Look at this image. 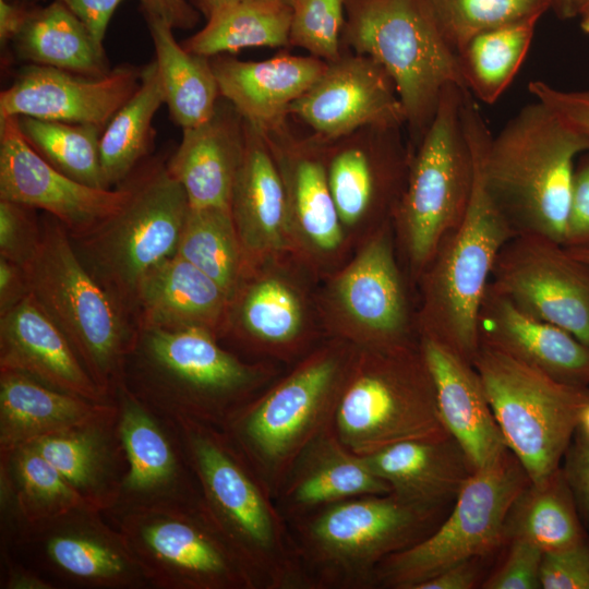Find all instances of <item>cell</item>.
<instances>
[{"mask_svg": "<svg viewBox=\"0 0 589 589\" xmlns=\"http://www.w3.org/2000/svg\"><path fill=\"white\" fill-rule=\"evenodd\" d=\"M175 421L202 504L252 589H312L288 520L224 430Z\"/></svg>", "mask_w": 589, "mask_h": 589, "instance_id": "6da1fadb", "label": "cell"}, {"mask_svg": "<svg viewBox=\"0 0 589 589\" xmlns=\"http://www.w3.org/2000/svg\"><path fill=\"white\" fill-rule=\"evenodd\" d=\"M122 384L167 418L224 429L280 375L279 363L243 360L199 329L136 328Z\"/></svg>", "mask_w": 589, "mask_h": 589, "instance_id": "7a4b0ae2", "label": "cell"}, {"mask_svg": "<svg viewBox=\"0 0 589 589\" xmlns=\"http://www.w3.org/2000/svg\"><path fill=\"white\" fill-rule=\"evenodd\" d=\"M482 176L516 233L542 235L564 244L577 158L589 136L534 99L492 136L478 125Z\"/></svg>", "mask_w": 589, "mask_h": 589, "instance_id": "3957f363", "label": "cell"}, {"mask_svg": "<svg viewBox=\"0 0 589 589\" xmlns=\"http://www.w3.org/2000/svg\"><path fill=\"white\" fill-rule=\"evenodd\" d=\"M461 116L474 159V181L460 225L440 244L416 287L419 336L444 345L472 363L480 346L479 313L495 260L516 231L491 196L481 170L478 125L482 117L471 96Z\"/></svg>", "mask_w": 589, "mask_h": 589, "instance_id": "277c9868", "label": "cell"}, {"mask_svg": "<svg viewBox=\"0 0 589 589\" xmlns=\"http://www.w3.org/2000/svg\"><path fill=\"white\" fill-rule=\"evenodd\" d=\"M353 351L345 340L324 338L221 429L274 498L300 453L334 425Z\"/></svg>", "mask_w": 589, "mask_h": 589, "instance_id": "5b68a950", "label": "cell"}, {"mask_svg": "<svg viewBox=\"0 0 589 589\" xmlns=\"http://www.w3.org/2000/svg\"><path fill=\"white\" fill-rule=\"evenodd\" d=\"M441 510L390 492L336 502L289 525L312 589H369L378 565L432 532Z\"/></svg>", "mask_w": 589, "mask_h": 589, "instance_id": "8992f818", "label": "cell"}, {"mask_svg": "<svg viewBox=\"0 0 589 589\" xmlns=\"http://www.w3.org/2000/svg\"><path fill=\"white\" fill-rule=\"evenodd\" d=\"M340 442L359 456L406 441L449 437L420 341L354 347L334 418Z\"/></svg>", "mask_w": 589, "mask_h": 589, "instance_id": "52a82bcc", "label": "cell"}, {"mask_svg": "<svg viewBox=\"0 0 589 589\" xmlns=\"http://www.w3.org/2000/svg\"><path fill=\"white\" fill-rule=\"evenodd\" d=\"M24 269L29 294L64 334L95 384L113 400L136 339L132 320L84 266L68 230L48 214Z\"/></svg>", "mask_w": 589, "mask_h": 589, "instance_id": "ba28073f", "label": "cell"}, {"mask_svg": "<svg viewBox=\"0 0 589 589\" xmlns=\"http://www.w3.org/2000/svg\"><path fill=\"white\" fill-rule=\"evenodd\" d=\"M464 89L448 86L434 119L412 148L406 185L393 217L396 247L411 287L468 208L474 159L461 104Z\"/></svg>", "mask_w": 589, "mask_h": 589, "instance_id": "9c48e42d", "label": "cell"}, {"mask_svg": "<svg viewBox=\"0 0 589 589\" xmlns=\"http://www.w3.org/2000/svg\"><path fill=\"white\" fill-rule=\"evenodd\" d=\"M346 10L342 41L389 75L417 145L445 89H467L456 52L426 0H346Z\"/></svg>", "mask_w": 589, "mask_h": 589, "instance_id": "30bf717a", "label": "cell"}, {"mask_svg": "<svg viewBox=\"0 0 589 589\" xmlns=\"http://www.w3.org/2000/svg\"><path fill=\"white\" fill-rule=\"evenodd\" d=\"M124 183L123 205L72 242L84 266L133 322L137 285L149 268L176 254L190 205L166 164L134 170Z\"/></svg>", "mask_w": 589, "mask_h": 589, "instance_id": "8fae6325", "label": "cell"}, {"mask_svg": "<svg viewBox=\"0 0 589 589\" xmlns=\"http://www.w3.org/2000/svg\"><path fill=\"white\" fill-rule=\"evenodd\" d=\"M472 364L507 448L530 482H544L561 468L589 401V386L563 384L485 342Z\"/></svg>", "mask_w": 589, "mask_h": 589, "instance_id": "7c38bea8", "label": "cell"}, {"mask_svg": "<svg viewBox=\"0 0 589 589\" xmlns=\"http://www.w3.org/2000/svg\"><path fill=\"white\" fill-rule=\"evenodd\" d=\"M321 281L315 299L325 338L354 347L419 339L411 285L398 256L393 223L364 240Z\"/></svg>", "mask_w": 589, "mask_h": 589, "instance_id": "4fadbf2b", "label": "cell"}, {"mask_svg": "<svg viewBox=\"0 0 589 589\" xmlns=\"http://www.w3.org/2000/svg\"><path fill=\"white\" fill-rule=\"evenodd\" d=\"M529 482L509 449L490 465L474 470L441 525L378 565L374 588L416 589L458 563L482 558L496 550L505 541L509 508Z\"/></svg>", "mask_w": 589, "mask_h": 589, "instance_id": "5bb4252c", "label": "cell"}, {"mask_svg": "<svg viewBox=\"0 0 589 589\" xmlns=\"http://www.w3.org/2000/svg\"><path fill=\"white\" fill-rule=\"evenodd\" d=\"M108 521L123 536L151 588L252 589L202 501L130 512Z\"/></svg>", "mask_w": 589, "mask_h": 589, "instance_id": "9a60e30c", "label": "cell"}, {"mask_svg": "<svg viewBox=\"0 0 589 589\" xmlns=\"http://www.w3.org/2000/svg\"><path fill=\"white\" fill-rule=\"evenodd\" d=\"M314 281L290 255L248 267L231 299L224 338L257 360L294 364L325 338Z\"/></svg>", "mask_w": 589, "mask_h": 589, "instance_id": "2e32d148", "label": "cell"}, {"mask_svg": "<svg viewBox=\"0 0 589 589\" xmlns=\"http://www.w3.org/2000/svg\"><path fill=\"white\" fill-rule=\"evenodd\" d=\"M1 549L57 588H151L120 531L101 512L88 506L26 522Z\"/></svg>", "mask_w": 589, "mask_h": 589, "instance_id": "e0dca14e", "label": "cell"}, {"mask_svg": "<svg viewBox=\"0 0 589 589\" xmlns=\"http://www.w3.org/2000/svg\"><path fill=\"white\" fill-rule=\"evenodd\" d=\"M399 130L364 128L326 146L328 188L353 251L393 223L412 152Z\"/></svg>", "mask_w": 589, "mask_h": 589, "instance_id": "ac0fdd59", "label": "cell"}, {"mask_svg": "<svg viewBox=\"0 0 589 589\" xmlns=\"http://www.w3.org/2000/svg\"><path fill=\"white\" fill-rule=\"evenodd\" d=\"M489 287L589 346V269L560 242L537 233L514 235L495 260Z\"/></svg>", "mask_w": 589, "mask_h": 589, "instance_id": "d6986e66", "label": "cell"}, {"mask_svg": "<svg viewBox=\"0 0 589 589\" xmlns=\"http://www.w3.org/2000/svg\"><path fill=\"white\" fill-rule=\"evenodd\" d=\"M264 134L285 187L291 256L321 281L353 253L328 188L327 144L293 137L287 125Z\"/></svg>", "mask_w": 589, "mask_h": 589, "instance_id": "ffe728a7", "label": "cell"}, {"mask_svg": "<svg viewBox=\"0 0 589 589\" xmlns=\"http://www.w3.org/2000/svg\"><path fill=\"white\" fill-rule=\"evenodd\" d=\"M119 429L129 467L106 519L158 507L201 502L177 422L152 410L123 384L115 392Z\"/></svg>", "mask_w": 589, "mask_h": 589, "instance_id": "44dd1931", "label": "cell"}, {"mask_svg": "<svg viewBox=\"0 0 589 589\" xmlns=\"http://www.w3.org/2000/svg\"><path fill=\"white\" fill-rule=\"evenodd\" d=\"M128 194L124 182L101 189L68 177L29 145L17 117L0 120V200L41 209L77 238L115 214Z\"/></svg>", "mask_w": 589, "mask_h": 589, "instance_id": "7402d4cb", "label": "cell"}, {"mask_svg": "<svg viewBox=\"0 0 589 589\" xmlns=\"http://www.w3.org/2000/svg\"><path fill=\"white\" fill-rule=\"evenodd\" d=\"M323 143L364 128H401L404 107L386 71L370 57L341 53L327 62L314 84L290 106Z\"/></svg>", "mask_w": 589, "mask_h": 589, "instance_id": "603a6c76", "label": "cell"}, {"mask_svg": "<svg viewBox=\"0 0 589 589\" xmlns=\"http://www.w3.org/2000/svg\"><path fill=\"white\" fill-rule=\"evenodd\" d=\"M141 71L120 65L92 77L28 63L0 94V120L32 117L104 129L137 89Z\"/></svg>", "mask_w": 589, "mask_h": 589, "instance_id": "cb8c5ba5", "label": "cell"}, {"mask_svg": "<svg viewBox=\"0 0 589 589\" xmlns=\"http://www.w3.org/2000/svg\"><path fill=\"white\" fill-rule=\"evenodd\" d=\"M31 444L86 506L106 513L115 505L129 467L115 401L104 404L86 420Z\"/></svg>", "mask_w": 589, "mask_h": 589, "instance_id": "d4e9b609", "label": "cell"}, {"mask_svg": "<svg viewBox=\"0 0 589 589\" xmlns=\"http://www.w3.org/2000/svg\"><path fill=\"white\" fill-rule=\"evenodd\" d=\"M229 209L245 271L267 259L291 256L286 192L265 134L244 121V148Z\"/></svg>", "mask_w": 589, "mask_h": 589, "instance_id": "484cf974", "label": "cell"}, {"mask_svg": "<svg viewBox=\"0 0 589 589\" xmlns=\"http://www.w3.org/2000/svg\"><path fill=\"white\" fill-rule=\"evenodd\" d=\"M231 300L196 266L175 254L141 278L134 297L136 328L199 329L224 339Z\"/></svg>", "mask_w": 589, "mask_h": 589, "instance_id": "4316f807", "label": "cell"}, {"mask_svg": "<svg viewBox=\"0 0 589 589\" xmlns=\"http://www.w3.org/2000/svg\"><path fill=\"white\" fill-rule=\"evenodd\" d=\"M0 370L26 374L94 402H112L95 384L73 347L29 294L0 315Z\"/></svg>", "mask_w": 589, "mask_h": 589, "instance_id": "83f0119b", "label": "cell"}, {"mask_svg": "<svg viewBox=\"0 0 589 589\" xmlns=\"http://www.w3.org/2000/svg\"><path fill=\"white\" fill-rule=\"evenodd\" d=\"M480 342L492 345L550 377L589 386V346L568 330L533 317L490 287L479 313Z\"/></svg>", "mask_w": 589, "mask_h": 589, "instance_id": "f1b7e54d", "label": "cell"}, {"mask_svg": "<svg viewBox=\"0 0 589 589\" xmlns=\"http://www.w3.org/2000/svg\"><path fill=\"white\" fill-rule=\"evenodd\" d=\"M419 341L445 429L476 470L490 465L508 448L478 371L438 341L423 336Z\"/></svg>", "mask_w": 589, "mask_h": 589, "instance_id": "f546056e", "label": "cell"}, {"mask_svg": "<svg viewBox=\"0 0 589 589\" xmlns=\"http://www.w3.org/2000/svg\"><path fill=\"white\" fill-rule=\"evenodd\" d=\"M327 62L313 56H275L264 61L217 57L212 67L224 97L257 130L286 125L290 106L318 79Z\"/></svg>", "mask_w": 589, "mask_h": 589, "instance_id": "4dcf8cb0", "label": "cell"}, {"mask_svg": "<svg viewBox=\"0 0 589 589\" xmlns=\"http://www.w3.org/2000/svg\"><path fill=\"white\" fill-rule=\"evenodd\" d=\"M390 492L364 458L340 442L333 425L300 453L275 501L289 522L336 502Z\"/></svg>", "mask_w": 589, "mask_h": 589, "instance_id": "1f68e13d", "label": "cell"}, {"mask_svg": "<svg viewBox=\"0 0 589 589\" xmlns=\"http://www.w3.org/2000/svg\"><path fill=\"white\" fill-rule=\"evenodd\" d=\"M243 148L244 120L228 101L218 103L207 121L183 130L166 166L191 207L229 208Z\"/></svg>", "mask_w": 589, "mask_h": 589, "instance_id": "d6a6232c", "label": "cell"}, {"mask_svg": "<svg viewBox=\"0 0 589 589\" xmlns=\"http://www.w3.org/2000/svg\"><path fill=\"white\" fill-rule=\"evenodd\" d=\"M362 457L393 493L440 509L457 497L476 470L452 436L406 441Z\"/></svg>", "mask_w": 589, "mask_h": 589, "instance_id": "836d02e7", "label": "cell"}, {"mask_svg": "<svg viewBox=\"0 0 589 589\" xmlns=\"http://www.w3.org/2000/svg\"><path fill=\"white\" fill-rule=\"evenodd\" d=\"M104 404L52 388L16 371L0 370V454L69 429Z\"/></svg>", "mask_w": 589, "mask_h": 589, "instance_id": "e575fe53", "label": "cell"}, {"mask_svg": "<svg viewBox=\"0 0 589 589\" xmlns=\"http://www.w3.org/2000/svg\"><path fill=\"white\" fill-rule=\"evenodd\" d=\"M17 56L29 63L98 77L108 74L104 47L62 3L36 5L12 43Z\"/></svg>", "mask_w": 589, "mask_h": 589, "instance_id": "d590c367", "label": "cell"}, {"mask_svg": "<svg viewBox=\"0 0 589 589\" xmlns=\"http://www.w3.org/2000/svg\"><path fill=\"white\" fill-rule=\"evenodd\" d=\"M146 22L171 119L182 130L207 121L220 96L212 62L178 44L169 24L157 19Z\"/></svg>", "mask_w": 589, "mask_h": 589, "instance_id": "8d00e7d4", "label": "cell"}, {"mask_svg": "<svg viewBox=\"0 0 589 589\" xmlns=\"http://www.w3.org/2000/svg\"><path fill=\"white\" fill-rule=\"evenodd\" d=\"M587 531L562 467L542 483L529 482L505 521V540L528 541L543 553L573 546L589 536Z\"/></svg>", "mask_w": 589, "mask_h": 589, "instance_id": "74e56055", "label": "cell"}, {"mask_svg": "<svg viewBox=\"0 0 589 589\" xmlns=\"http://www.w3.org/2000/svg\"><path fill=\"white\" fill-rule=\"evenodd\" d=\"M292 10L275 0H240L208 15L205 26L182 43L188 51L206 58L245 48L287 47Z\"/></svg>", "mask_w": 589, "mask_h": 589, "instance_id": "f35d334b", "label": "cell"}, {"mask_svg": "<svg viewBox=\"0 0 589 589\" xmlns=\"http://www.w3.org/2000/svg\"><path fill=\"white\" fill-rule=\"evenodd\" d=\"M165 104L156 61L141 71L135 93L103 129L99 141L104 185L113 189L122 184L148 154L153 139V119Z\"/></svg>", "mask_w": 589, "mask_h": 589, "instance_id": "ab89813d", "label": "cell"}, {"mask_svg": "<svg viewBox=\"0 0 589 589\" xmlns=\"http://www.w3.org/2000/svg\"><path fill=\"white\" fill-rule=\"evenodd\" d=\"M541 16L505 24L473 36L457 52L467 91L495 103L520 69Z\"/></svg>", "mask_w": 589, "mask_h": 589, "instance_id": "60d3db41", "label": "cell"}, {"mask_svg": "<svg viewBox=\"0 0 589 589\" xmlns=\"http://www.w3.org/2000/svg\"><path fill=\"white\" fill-rule=\"evenodd\" d=\"M177 255L196 266L233 298L245 273L242 247L226 207H191Z\"/></svg>", "mask_w": 589, "mask_h": 589, "instance_id": "b9f144b4", "label": "cell"}, {"mask_svg": "<svg viewBox=\"0 0 589 589\" xmlns=\"http://www.w3.org/2000/svg\"><path fill=\"white\" fill-rule=\"evenodd\" d=\"M0 476L9 482L25 524L86 506L55 466L31 443L0 454Z\"/></svg>", "mask_w": 589, "mask_h": 589, "instance_id": "7bdbcfd3", "label": "cell"}, {"mask_svg": "<svg viewBox=\"0 0 589 589\" xmlns=\"http://www.w3.org/2000/svg\"><path fill=\"white\" fill-rule=\"evenodd\" d=\"M17 121L25 140L51 166L76 181L107 189L100 166L101 128L32 117Z\"/></svg>", "mask_w": 589, "mask_h": 589, "instance_id": "ee69618b", "label": "cell"}, {"mask_svg": "<svg viewBox=\"0 0 589 589\" xmlns=\"http://www.w3.org/2000/svg\"><path fill=\"white\" fill-rule=\"evenodd\" d=\"M448 45L457 52L473 36L520 20L542 16L550 0H426Z\"/></svg>", "mask_w": 589, "mask_h": 589, "instance_id": "f6af8a7d", "label": "cell"}, {"mask_svg": "<svg viewBox=\"0 0 589 589\" xmlns=\"http://www.w3.org/2000/svg\"><path fill=\"white\" fill-rule=\"evenodd\" d=\"M289 44L332 62L341 56L346 0H291Z\"/></svg>", "mask_w": 589, "mask_h": 589, "instance_id": "bcb514c9", "label": "cell"}, {"mask_svg": "<svg viewBox=\"0 0 589 589\" xmlns=\"http://www.w3.org/2000/svg\"><path fill=\"white\" fill-rule=\"evenodd\" d=\"M35 209L0 200V256L25 267L41 237V220Z\"/></svg>", "mask_w": 589, "mask_h": 589, "instance_id": "7dc6e473", "label": "cell"}, {"mask_svg": "<svg viewBox=\"0 0 589 589\" xmlns=\"http://www.w3.org/2000/svg\"><path fill=\"white\" fill-rule=\"evenodd\" d=\"M543 551L534 544L509 540V549L503 563L488 577L483 589H539Z\"/></svg>", "mask_w": 589, "mask_h": 589, "instance_id": "c3c4849f", "label": "cell"}, {"mask_svg": "<svg viewBox=\"0 0 589 589\" xmlns=\"http://www.w3.org/2000/svg\"><path fill=\"white\" fill-rule=\"evenodd\" d=\"M543 589H589V536L567 549L543 554Z\"/></svg>", "mask_w": 589, "mask_h": 589, "instance_id": "681fc988", "label": "cell"}, {"mask_svg": "<svg viewBox=\"0 0 589 589\" xmlns=\"http://www.w3.org/2000/svg\"><path fill=\"white\" fill-rule=\"evenodd\" d=\"M528 88L536 100L589 136V89H562L541 80L531 81Z\"/></svg>", "mask_w": 589, "mask_h": 589, "instance_id": "f907efd6", "label": "cell"}, {"mask_svg": "<svg viewBox=\"0 0 589 589\" xmlns=\"http://www.w3.org/2000/svg\"><path fill=\"white\" fill-rule=\"evenodd\" d=\"M589 250V147L577 158L564 244Z\"/></svg>", "mask_w": 589, "mask_h": 589, "instance_id": "816d5d0a", "label": "cell"}, {"mask_svg": "<svg viewBox=\"0 0 589 589\" xmlns=\"http://www.w3.org/2000/svg\"><path fill=\"white\" fill-rule=\"evenodd\" d=\"M580 518L589 531V440L574 434L562 467Z\"/></svg>", "mask_w": 589, "mask_h": 589, "instance_id": "f5cc1de1", "label": "cell"}, {"mask_svg": "<svg viewBox=\"0 0 589 589\" xmlns=\"http://www.w3.org/2000/svg\"><path fill=\"white\" fill-rule=\"evenodd\" d=\"M68 8L88 29L94 40L104 47L109 22L124 0H57Z\"/></svg>", "mask_w": 589, "mask_h": 589, "instance_id": "db71d44e", "label": "cell"}, {"mask_svg": "<svg viewBox=\"0 0 589 589\" xmlns=\"http://www.w3.org/2000/svg\"><path fill=\"white\" fill-rule=\"evenodd\" d=\"M1 589H57L56 585L34 568L1 549Z\"/></svg>", "mask_w": 589, "mask_h": 589, "instance_id": "11a10c76", "label": "cell"}, {"mask_svg": "<svg viewBox=\"0 0 589 589\" xmlns=\"http://www.w3.org/2000/svg\"><path fill=\"white\" fill-rule=\"evenodd\" d=\"M146 20L157 19L172 28H192L199 20L196 8L188 0H139Z\"/></svg>", "mask_w": 589, "mask_h": 589, "instance_id": "9f6ffc18", "label": "cell"}, {"mask_svg": "<svg viewBox=\"0 0 589 589\" xmlns=\"http://www.w3.org/2000/svg\"><path fill=\"white\" fill-rule=\"evenodd\" d=\"M29 296L24 267L0 256V315Z\"/></svg>", "mask_w": 589, "mask_h": 589, "instance_id": "6f0895ef", "label": "cell"}, {"mask_svg": "<svg viewBox=\"0 0 589 589\" xmlns=\"http://www.w3.org/2000/svg\"><path fill=\"white\" fill-rule=\"evenodd\" d=\"M479 560L458 563L423 581L416 589H471L479 579Z\"/></svg>", "mask_w": 589, "mask_h": 589, "instance_id": "680465c9", "label": "cell"}, {"mask_svg": "<svg viewBox=\"0 0 589 589\" xmlns=\"http://www.w3.org/2000/svg\"><path fill=\"white\" fill-rule=\"evenodd\" d=\"M36 5L13 0H0V43L2 47L13 43Z\"/></svg>", "mask_w": 589, "mask_h": 589, "instance_id": "91938a15", "label": "cell"}, {"mask_svg": "<svg viewBox=\"0 0 589 589\" xmlns=\"http://www.w3.org/2000/svg\"><path fill=\"white\" fill-rule=\"evenodd\" d=\"M191 1H192V4L199 11H201L205 15V17H207L218 8L225 4L231 3V2L240 1V0H191ZM275 1L286 2L288 4L291 3V0H275Z\"/></svg>", "mask_w": 589, "mask_h": 589, "instance_id": "94428289", "label": "cell"}, {"mask_svg": "<svg viewBox=\"0 0 589 589\" xmlns=\"http://www.w3.org/2000/svg\"><path fill=\"white\" fill-rule=\"evenodd\" d=\"M574 17L579 21L580 28L589 33V0H572Z\"/></svg>", "mask_w": 589, "mask_h": 589, "instance_id": "6125c7cd", "label": "cell"}, {"mask_svg": "<svg viewBox=\"0 0 589 589\" xmlns=\"http://www.w3.org/2000/svg\"><path fill=\"white\" fill-rule=\"evenodd\" d=\"M551 10L562 20L574 19L572 0H550Z\"/></svg>", "mask_w": 589, "mask_h": 589, "instance_id": "be15d7a7", "label": "cell"}, {"mask_svg": "<svg viewBox=\"0 0 589 589\" xmlns=\"http://www.w3.org/2000/svg\"><path fill=\"white\" fill-rule=\"evenodd\" d=\"M575 433L589 440V401L586 404L579 414Z\"/></svg>", "mask_w": 589, "mask_h": 589, "instance_id": "e7e4bbea", "label": "cell"}, {"mask_svg": "<svg viewBox=\"0 0 589 589\" xmlns=\"http://www.w3.org/2000/svg\"><path fill=\"white\" fill-rule=\"evenodd\" d=\"M569 253L589 269V250L567 249Z\"/></svg>", "mask_w": 589, "mask_h": 589, "instance_id": "03108f58", "label": "cell"}, {"mask_svg": "<svg viewBox=\"0 0 589 589\" xmlns=\"http://www.w3.org/2000/svg\"><path fill=\"white\" fill-rule=\"evenodd\" d=\"M13 1H17V2H22V3H26V4L36 5V4H38L41 0H13Z\"/></svg>", "mask_w": 589, "mask_h": 589, "instance_id": "003e7915", "label": "cell"}]
</instances>
